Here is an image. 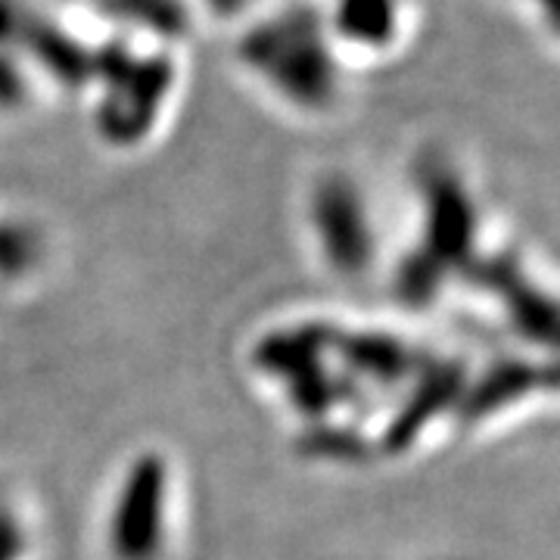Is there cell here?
Segmentation results:
<instances>
[{
  "mask_svg": "<svg viewBox=\"0 0 560 560\" xmlns=\"http://www.w3.org/2000/svg\"><path fill=\"white\" fill-rule=\"evenodd\" d=\"M234 57L280 101L302 113H327L342 94V54L320 3L290 0L243 25Z\"/></svg>",
  "mask_w": 560,
  "mask_h": 560,
  "instance_id": "cell-1",
  "label": "cell"
},
{
  "mask_svg": "<svg viewBox=\"0 0 560 560\" xmlns=\"http://www.w3.org/2000/svg\"><path fill=\"white\" fill-rule=\"evenodd\" d=\"M172 50H178V44L128 32H116V38L97 44L88 84L101 91L97 128L109 143L131 147L160 119L178 81Z\"/></svg>",
  "mask_w": 560,
  "mask_h": 560,
  "instance_id": "cell-2",
  "label": "cell"
},
{
  "mask_svg": "<svg viewBox=\"0 0 560 560\" xmlns=\"http://www.w3.org/2000/svg\"><path fill=\"white\" fill-rule=\"evenodd\" d=\"M162 511H165V464L140 458L121 489L113 521V551L119 560H153L160 551Z\"/></svg>",
  "mask_w": 560,
  "mask_h": 560,
  "instance_id": "cell-3",
  "label": "cell"
},
{
  "mask_svg": "<svg viewBox=\"0 0 560 560\" xmlns=\"http://www.w3.org/2000/svg\"><path fill=\"white\" fill-rule=\"evenodd\" d=\"M320 13L342 57H383L396 50L408 32V0H327Z\"/></svg>",
  "mask_w": 560,
  "mask_h": 560,
  "instance_id": "cell-4",
  "label": "cell"
},
{
  "mask_svg": "<svg viewBox=\"0 0 560 560\" xmlns=\"http://www.w3.org/2000/svg\"><path fill=\"white\" fill-rule=\"evenodd\" d=\"M312 209H315V224H318L320 243L330 261L346 275L364 271L374 243H371V231L364 219V202L359 200L355 187L346 178L320 180Z\"/></svg>",
  "mask_w": 560,
  "mask_h": 560,
  "instance_id": "cell-5",
  "label": "cell"
},
{
  "mask_svg": "<svg viewBox=\"0 0 560 560\" xmlns=\"http://www.w3.org/2000/svg\"><path fill=\"white\" fill-rule=\"evenodd\" d=\"M427 206H430V241H427L430 259H464L474 234V212L464 187L448 172H430Z\"/></svg>",
  "mask_w": 560,
  "mask_h": 560,
  "instance_id": "cell-6",
  "label": "cell"
},
{
  "mask_svg": "<svg viewBox=\"0 0 560 560\" xmlns=\"http://www.w3.org/2000/svg\"><path fill=\"white\" fill-rule=\"evenodd\" d=\"M103 10L116 32L180 44L194 28L190 0H91Z\"/></svg>",
  "mask_w": 560,
  "mask_h": 560,
  "instance_id": "cell-7",
  "label": "cell"
},
{
  "mask_svg": "<svg viewBox=\"0 0 560 560\" xmlns=\"http://www.w3.org/2000/svg\"><path fill=\"white\" fill-rule=\"evenodd\" d=\"M455 386H458V371L452 368V371H440V374H433L430 383L420 389V396L405 411L399 415V420L393 423V433H389V445H405V442L411 440L415 433H418L420 420H427L433 411H440L442 405L448 401V396L455 393Z\"/></svg>",
  "mask_w": 560,
  "mask_h": 560,
  "instance_id": "cell-8",
  "label": "cell"
},
{
  "mask_svg": "<svg viewBox=\"0 0 560 560\" xmlns=\"http://www.w3.org/2000/svg\"><path fill=\"white\" fill-rule=\"evenodd\" d=\"M346 352L359 368L374 371V377H401V371L411 368V355L401 352L399 342L381 340V337H364V340L352 342Z\"/></svg>",
  "mask_w": 560,
  "mask_h": 560,
  "instance_id": "cell-9",
  "label": "cell"
},
{
  "mask_svg": "<svg viewBox=\"0 0 560 560\" xmlns=\"http://www.w3.org/2000/svg\"><path fill=\"white\" fill-rule=\"evenodd\" d=\"M28 84L25 57L13 47H0V109H20L28 101Z\"/></svg>",
  "mask_w": 560,
  "mask_h": 560,
  "instance_id": "cell-10",
  "label": "cell"
},
{
  "mask_svg": "<svg viewBox=\"0 0 560 560\" xmlns=\"http://www.w3.org/2000/svg\"><path fill=\"white\" fill-rule=\"evenodd\" d=\"M529 381H533V374H529L526 368H504V371H495V374L474 393L470 411H474V415L492 411L499 401H504L508 396H514V393H521L523 386H529Z\"/></svg>",
  "mask_w": 560,
  "mask_h": 560,
  "instance_id": "cell-11",
  "label": "cell"
},
{
  "mask_svg": "<svg viewBox=\"0 0 560 560\" xmlns=\"http://www.w3.org/2000/svg\"><path fill=\"white\" fill-rule=\"evenodd\" d=\"M28 256V241L13 228H0V268H20Z\"/></svg>",
  "mask_w": 560,
  "mask_h": 560,
  "instance_id": "cell-12",
  "label": "cell"
},
{
  "mask_svg": "<svg viewBox=\"0 0 560 560\" xmlns=\"http://www.w3.org/2000/svg\"><path fill=\"white\" fill-rule=\"evenodd\" d=\"M517 3L526 7L551 35H558V0H517Z\"/></svg>",
  "mask_w": 560,
  "mask_h": 560,
  "instance_id": "cell-13",
  "label": "cell"
},
{
  "mask_svg": "<svg viewBox=\"0 0 560 560\" xmlns=\"http://www.w3.org/2000/svg\"><path fill=\"white\" fill-rule=\"evenodd\" d=\"M16 555V529L0 523V560H10Z\"/></svg>",
  "mask_w": 560,
  "mask_h": 560,
  "instance_id": "cell-14",
  "label": "cell"
}]
</instances>
